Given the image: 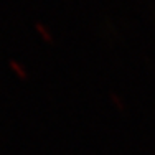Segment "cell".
<instances>
[{
  "mask_svg": "<svg viewBox=\"0 0 155 155\" xmlns=\"http://www.w3.org/2000/svg\"><path fill=\"white\" fill-rule=\"evenodd\" d=\"M10 66H12V68H15V71H17V73H18V74H20L21 78H27V71H25V68H23V66H21L18 61H15V60H10Z\"/></svg>",
  "mask_w": 155,
  "mask_h": 155,
  "instance_id": "1",
  "label": "cell"
},
{
  "mask_svg": "<svg viewBox=\"0 0 155 155\" xmlns=\"http://www.w3.org/2000/svg\"><path fill=\"white\" fill-rule=\"evenodd\" d=\"M35 27H36V30H38L43 36H45V40H51V38H53V35H51V33L46 30L45 25H41V23H35Z\"/></svg>",
  "mask_w": 155,
  "mask_h": 155,
  "instance_id": "2",
  "label": "cell"
},
{
  "mask_svg": "<svg viewBox=\"0 0 155 155\" xmlns=\"http://www.w3.org/2000/svg\"><path fill=\"white\" fill-rule=\"evenodd\" d=\"M112 99H114V102H116V104H119L120 107H124V102L120 101V97H117V94H114V93H112Z\"/></svg>",
  "mask_w": 155,
  "mask_h": 155,
  "instance_id": "3",
  "label": "cell"
}]
</instances>
